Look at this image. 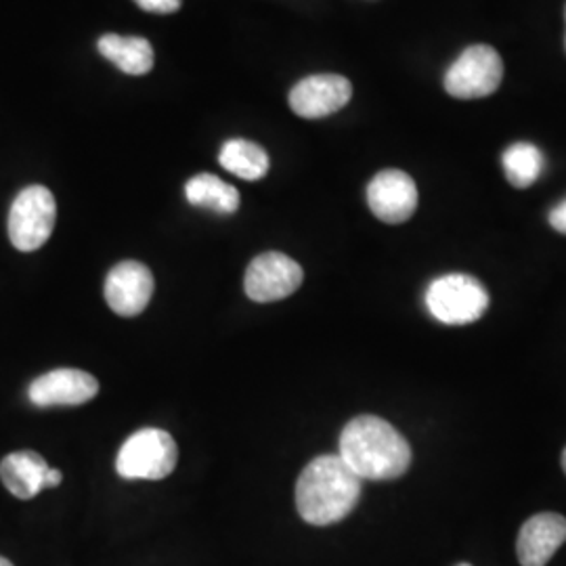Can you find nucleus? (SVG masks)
Instances as JSON below:
<instances>
[{
    "label": "nucleus",
    "instance_id": "412c9836",
    "mask_svg": "<svg viewBox=\"0 0 566 566\" xmlns=\"http://www.w3.org/2000/svg\"><path fill=\"white\" fill-rule=\"evenodd\" d=\"M0 566H13V563H9L7 558H2V556H0Z\"/></svg>",
    "mask_w": 566,
    "mask_h": 566
},
{
    "label": "nucleus",
    "instance_id": "423d86ee",
    "mask_svg": "<svg viewBox=\"0 0 566 566\" xmlns=\"http://www.w3.org/2000/svg\"><path fill=\"white\" fill-rule=\"evenodd\" d=\"M504 78V61L489 44H472L451 63L446 91L455 99H483L493 95Z\"/></svg>",
    "mask_w": 566,
    "mask_h": 566
},
{
    "label": "nucleus",
    "instance_id": "6e6552de",
    "mask_svg": "<svg viewBox=\"0 0 566 566\" xmlns=\"http://www.w3.org/2000/svg\"><path fill=\"white\" fill-rule=\"evenodd\" d=\"M367 203L382 223L401 224L409 221L418 208V187L403 170H382L367 187Z\"/></svg>",
    "mask_w": 566,
    "mask_h": 566
},
{
    "label": "nucleus",
    "instance_id": "4be33fe9",
    "mask_svg": "<svg viewBox=\"0 0 566 566\" xmlns=\"http://www.w3.org/2000/svg\"><path fill=\"white\" fill-rule=\"evenodd\" d=\"M563 468H565V472H566V449H565V453H563Z\"/></svg>",
    "mask_w": 566,
    "mask_h": 566
},
{
    "label": "nucleus",
    "instance_id": "1a4fd4ad",
    "mask_svg": "<svg viewBox=\"0 0 566 566\" xmlns=\"http://www.w3.org/2000/svg\"><path fill=\"white\" fill-rule=\"evenodd\" d=\"M353 97V84L338 74H317L290 91V107L306 120H319L340 112Z\"/></svg>",
    "mask_w": 566,
    "mask_h": 566
},
{
    "label": "nucleus",
    "instance_id": "a211bd4d",
    "mask_svg": "<svg viewBox=\"0 0 566 566\" xmlns=\"http://www.w3.org/2000/svg\"><path fill=\"white\" fill-rule=\"evenodd\" d=\"M143 11L156 13V15H168L181 9L182 0H135Z\"/></svg>",
    "mask_w": 566,
    "mask_h": 566
},
{
    "label": "nucleus",
    "instance_id": "aec40b11",
    "mask_svg": "<svg viewBox=\"0 0 566 566\" xmlns=\"http://www.w3.org/2000/svg\"><path fill=\"white\" fill-rule=\"evenodd\" d=\"M61 472L60 470H55V468H49V472H46V486H57L61 483Z\"/></svg>",
    "mask_w": 566,
    "mask_h": 566
},
{
    "label": "nucleus",
    "instance_id": "9b49d317",
    "mask_svg": "<svg viewBox=\"0 0 566 566\" xmlns=\"http://www.w3.org/2000/svg\"><path fill=\"white\" fill-rule=\"evenodd\" d=\"M99 382L82 369H53L28 388V399L36 407L82 405L95 399Z\"/></svg>",
    "mask_w": 566,
    "mask_h": 566
},
{
    "label": "nucleus",
    "instance_id": "f257e3e1",
    "mask_svg": "<svg viewBox=\"0 0 566 566\" xmlns=\"http://www.w3.org/2000/svg\"><path fill=\"white\" fill-rule=\"evenodd\" d=\"M340 458L361 481H392L411 464V447L382 418L359 416L344 426Z\"/></svg>",
    "mask_w": 566,
    "mask_h": 566
},
{
    "label": "nucleus",
    "instance_id": "f3484780",
    "mask_svg": "<svg viewBox=\"0 0 566 566\" xmlns=\"http://www.w3.org/2000/svg\"><path fill=\"white\" fill-rule=\"evenodd\" d=\"M502 164H504V172L510 185L516 189H526L539 179L546 163H544V154L535 145L514 143L504 151Z\"/></svg>",
    "mask_w": 566,
    "mask_h": 566
},
{
    "label": "nucleus",
    "instance_id": "5701e85b",
    "mask_svg": "<svg viewBox=\"0 0 566 566\" xmlns=\"http://www.w3.org/2000/svg\"><path fill=\"white\" fill-rule=\"evenodd\" d=\"M458 566H472V565H468V563H462V565H458Z\"/></svg>",
    "mask_w": 566,
    "mask_h": 566
},
{
    "label": "nucleus",
    "instance_id": "f03ea898",
    "mask_svg": "<svg viewBox=\"0 0 566 566\" xmlns=\"http://www.w3.org/2000/svg\"><path fill=\"white\" fill-rule=\"evenodd\" d=\"M364 481L340 455H319L306 465L296 483V507L304 523L336 525L361 500Z\"/></svg>",
    "mask_w": 566,
    "mask_h": 566
},
{
    "label": "nucleus",
    "instance_id": "0eeeda50",
    "mask_svg": "<svg viewBox=\"0 0 566 566\" xmlns=\"http://www.w3.org/2000/svg\"><path fill=\"white\" fill-rule=\"evenodd\" d=\"M303 280V266L294 259L282 252H264L248 266L243 287L254 303H275L292 296Z\"/></svg>",
    "mask_w": 566,
    "mask_h": 566
},
{
    "label": "nucleus",
    "instance_id": "9d476101",
    "mask_svg": "<svg viewBox=\"0 0 566 566\" xmlns=\"http://www.w3.org/2000/svg\"><path fill=\"white\" fill-rule=\"evenodd\" d=\"M154 296V275L143 263L116 264L105 280V301L122 317H137Z\"/></svg>",
    "mask_w": 566,
    "mask_h": 566
},
{
    "label": "nucleus",
    "instance_id": "f8f14e48",
    "mask_svg": "<svg viewBox=\"0 0 566 566\" xmlns=\"http://www.w3.org/2000/svg\"><path fill=\"white\" fill-rule=\"evenodd\" d=\"M566 542V518L544 512L526 521L516 542V554L523 566H546L558 547Z\"/></svg>",
    "mask_w": 566,
    "mask_h": 566
},
{
    "label": "nucleus",
    "instance_id": "6ab92c4d",
    "mask_svg": "<svg viewBox=\"0 0 566 566\" xmlns=\"http://www.w3.org/2000/svg\"><path fill=\"white\" fill-rule=\"evenodd\" d=\"M549 224H552L558 233H565L566 235V200L565 202L558 203V206L549 212Z\"/></svg>",
    "mask_w": 566,
    "mask_h": 566
},
{
    "label": "nucleus",
    "instance_id": "b1692460",
    "mask_svg": "<svg viewBox=\"0 0 566 566\" xmlns=\"http://www.w3.org/2000/svg\"><path fill=\"white\" fill-rule=\"evenodd\" d=\"M565 20H566V9H565ZM565 46H566V39H565Z\"/></svg>",
    "mask_w": 566,
    "mask_h": 566
},
{
    "label": "nucleus",
    "instance_id": "2eb2a0df",
    "mask_svg": "<svg viewBox=\"0 0 566 566\" xmlns=\"http://www.w3.org/2000/svg\"><path fill=\"white\" fill-rule=\"evenodd\" d=\"M189 203L214 210L219 214H233L240 208V191L214 175H198L185 185Z\"/></svg>",
    "mask_w": 566,
    "mask_h": 566
},
{
    "label": "nucleus",
    "instance_id": "39448f33",
    "mask_svg": "<svg viewBox=\"0 0 566 566\" xmlns=\"http://www.w3.org/2000/svg\"><path fill=\"white\" fill-rule=\"evenodd\" d=\"M57 221V203L42 185H30L18 193L9 212V240L20 252H34L49 242Z\"/></svg>",
    "mask_w": 566,
    "mask_h": 566
},
{
    "label": "nucleus",
    "instance_id": "4468645a",
    "mask_svg": "<svg viewBox=\"0 0 566 566\" xmlns=\"http://www.w3.org/2000/svg\"><path fill=\"white\" fill-rule=\"evenodd\" d=\"M97 49L105 60L112 61L124 74L143 76L154 67V49L142 36L105 34L97 42Z\"/></svg>",
    "mask_w": 566,
    "mask_h": 566
},
{
    "label": "nucleus",
    "instance_id": "dca6fc26",
    "mask_svg": "<svg viewBox=\"0 0 566 566\" xmlns=\"http://www.w3.org/2000/svg\"><path fill=\"white\" fill-rule=\"evenodd\" d=\"M219 163L243 181H261L269 172V156L261 145L248 139H231L223 145Z\"/></svg>",
    "mask_w": 566,
    "mask_h": 566
},
{
    "label": "nucleus",
    "instance_id": "7ed1b4c3",
    "mask_svg": "<svg viewBox=\"0 0 566 566\" xmlns=\"http://www.w3.org/2000/svg\"><path fill=\"white\" fill-rule=\"evenodd\" d=\"M426 306L430 315L441 324H474L489 308V294L485 285L474 277L451 273L428 285Z\"/></svg>",
    "mask_w": 566,
    "mask_h": 566
},
{
    "label": "nucleus",
    "instance_id": "ddd939ff",
    "mask_svg": "<svg viewBox=\"0 0 566 566\" xmlns=\"http://www.w3.org/2000/svg\"><path fill=\"white\" fill-rule=\"evenodd\" d=\"M46 460L34 451H15L0 462V481L15 497L32 500L46 486Z\"/></svg>",
    "mask_w": 566,
    "mask_h": 566
},
{
    "label": "nucleus",
    "instance_id": "20e7f679",
    "mask_svg": "<svg viewBox=\"0 0 566 566\" xmlns=\"http://www.w3.org/2000/svg\"><path fill=\"white\" fill-rule=\"evenodd\" d=\"M179 460L175 439L160 428H143L122 446L116 468L122 479L160 481L166 479Z\"/></svg>",
    "mask_w": 566,
    "mask_h": 566
}]
</instances>
